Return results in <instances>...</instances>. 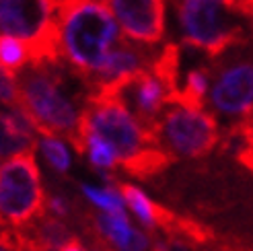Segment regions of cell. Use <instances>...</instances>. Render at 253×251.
Returning a JSON list of instances; mask_svg holds the SVG:
<instances>
[{"mask_svg": "<svg viewBox=\"0 0 253 251\" xmlns=\"http://www.w3.org/2000/svg\"><path fill=\"white\" fill-rule=\"evenodd\" d=\"M0 251H23L15 233H2L0 231Z\"/></svg>", "mask_w": 253, "mask_h": 251, "instance_id": "cell-21", "label": "cell"}, {"mask_svg": "<svg viewBox=\"0 0 253 251\" xmlns=\"http://www.w3.org/2000/svg\"><path fill=\"white\" fill-rule=\"evenodd\" d=\"M45 208L52 212V216H58V218H64V216L68 214V204H66V200H64V198H60V196L47 198Z\"/></svg>", "mask_w": 253, "mask_h": 251, "instance_id": "cell-20", "label": "cell"}, {"mask_svg": "<svg viewBox=\"0 0 253 251\" xmlns=\"http://www.w3.org/2000/svg\"><path fill=\"white\" fill-rule=\"evenodd\" d=\"M58 62H31L21 70V103L17 109L29 118L40 136L66 138L74 144L91 91H79V86H88L86 81L72 83L81 74Z\"/></svg>", "mask_w": 253, "mask_h": 251, "instance_id": "cell-1", "label": "cell"}, {"mask_svg": "<svg viewBox=\"0 0 253 251\" xmlns=\"http://www.w3.org/2000/svg\"><path fill=\"white\" fill-rule=\"evenodd\" d=\"M208 74L204 70H189L185 77V84L179 89L177 97H173V101H181L189 107L202 109L204 105V97L208 93Z\"/></svg>", "mask_w": 253, "mask_h": 251, "instance_id": "cell-14", "label": "cell"}, {"mask_svg": "<svg viewBox=\"0 0 253 251\" xmlns=\"http://www.w3.org/2000/svg\"><path fill=\"white\" fill-rule=\"evenodd\" d=\"M155 140L169 157H202L218 142V126L208 111L171 101L155 126Z\"/></svg>", "mask_w": 253, "mask_h": 251, "instance_id": "cell-6", "label": "cell"}, {"mask_svg": "<svg viewBox=\"0 0 253 251\" xmlns=\"http://www.w3.org/2000/svg\"><path fill=\"white\" fill-rule=\"evenodd\" d=\"M83 194L93 202L101 212H124V198L113 187H95V185H83Z\"/></svg>", "mask_w": 253, "mask_h": 251, "instance_id": "cell-17", "label": "cell"}, {"mask_svg": "<svg viewBox=\"0 0 253 251\" xmlns=\"http://www.w3.org/2000/svg\"><path fill=\"white\" fill-rule=\"evenodd\" d=\"M111 95H116L120 101L128 107L134 118L140 122L146 130L153 132L159 124L161 116L165 114L167 105L173 101V89L163 81L159 74L150 68L126 79L122 84H118Z\"/></svg>", "mask_w": 253, "mask_h": 251, "instance_id": "cell-8", "label": "cell"}, {"mask_svg": "<svg viewBox=\"0 0 253 251\" xmlns=\"http://www.w3.org/2000/svg\"><path fill=\"white\" fill-rule=\"evenodd\" d=\"M120 40V25L103 0H68L60 8V54L84 81Z\"/></svg>", "mask_w": 253, "mask_h": 251, "instance_id": "cell-3", "label": "cell"}, {"mask_svg": "<svg viewBox=\"0 0 253 251\" xmlns=\"http://www.w3.org/2000/svg\"><path fill=\"white\" fill-rule=\"evenodd\" d=\"M37 130L21 109L0 111V163L35 153Z\"/></svg>", "mask_w": 253, "mask_h": 251, "instance_id": "cell-12", "label": "cell"}, {"mask_svg": "<svg viewBox=\"0 0 253 251\" xmlns=\"http://www.w3.org/2000/svg\"><path fill=\"white\" fill-rule=\"evenodd\" d=\"M0 37L25 42L31 62L60 60L58 0H0Z\"/></svg>", "mask_w": 253, "mask_h": 251, "instance_id": "cell-4", "label": "cell"}, {"mask_svg": "<svg viewBox=\"0 0 253 251\" xmlns=\"http://www.w3.org/2000/svg\"><path fill=\"white\" fill-rule=\"evenodd\" d=\"M81 132L99 136L116 153L120 165L138 177H148L169 165V155L159 148L155 134L111 93L91 95L83 114Z\"/></svg>", "mask_w": 253, "mask_h": 251, "instance_id": "cell-2", "label": "cell"}, {"mask_svg": "<svg viewBox=\"0 0 253 251\" xmlns=\"http://www.w3.org/2000/svg\"><path fill=\"white\" fill-rule=\"evenodd\" d=\"M45 202L33 153L0 163V227L23 231L45 214Z\"/></svg>", "mask_w": 253, "mask_h": 251, "instance_id": "cell-5", "label": "cell"}, {"mask_svg": "<svg viewBox=\"0 0 253 251\" xmlns=\"http://www.w3.org/2000/svg\"><path fill=\"white\" fill-rule=\"evenodd\" d=\"M120 194L124 198V202L130 206V210L136 214V218L140 220L146 229H165L167 233H173L177 218L167 212L165 208H161L159 204H155L142 190H138L136 185L130 183H122L120 185Z\"/></svg>", "mask_w": 253, "mask_h": 251, "instance_id": "cell-13", "label": "cell"}, {"mask_svg": "<svg viewBox=\"0 0 253 251\" xmlns=\"http://www.w3.org/2000/svg\"><path fill=\"white\" fill-rule=\"evenodd\" d=\"M210 103L222 116H253V62L241 60L224 66L210 89Z\"/></svg>", "mask_w": 253, "mask_h": 251, "instance_id": "cell-10", "label": "cell"}, {"mask_svg": "<svg viewBox=\"0 0 253 251\" xmlns=\"http://www.w3.org/2000/svg\"><path fill=\"white\" fill-rule=\"evenodd\" d=\"M224 0H181L179 23L187 45L218 56L241 40V29L231 21Z\"/></svg>", "mask_w": 253, "mask_h": 251, "instance_id": "cell-7", "label": "cell"}, {"mask_svg": "<svg viewBox=\"0 0 253 251\" xmlns=\"http://www.w3.org/2000/svg\"><path fill=\"white\" fill-rule=\"evenodd\" d=\"M155 251H169V247L163 245V243H157V245H155Z\"/></svg>", "mask_w": 253, "mask_h": 251, "instance_id": "cell-23", "label": "cell"}, {"mask_svg": "<svg viewBox=\"0 0 253 251\" xmlns=\"http://www.w3.org/2000/svg\"><path fill=\"white\" fill-rule=\"evenodd\" d=\"M0 103H4L12 109H17L21 103L19 77L2 64H0Z\"/></svg>", "mask_w": 253, "mask_h": 251, "instance_id": "cell-18", "label": "cell"}, {"mask_svg": "<svg viewBox=\"0 0 253 251\" xmlns=\"http://www.w3.org/2000/svg\"><path fill=\"white\" fill-rule=\"evenodd\" d=\"M40 148L52 169H56L58 173H66L70 169V153L62 138L40 136Z\"/></svg>", "mask_w": 253, "mask_h": 251, "instance_id": "cell-16", "label": "cell"}, {"mask_svg": "<svg viewBox=\"0 0 253 251\" xmlns=\"http://www.w3.org/2000/svg\"><path fill=\"white\" fill-rule=\"evenodd\" d=\"M130 42L153 45L165 35V0H103Z\"/></svg>", "mask_w": 253, "mask_h": 251, "instance_id": "cell-9", "label": "cell"}, {"mask_svg": "<svg viewBox=\"0 0 253 251\" xmlns=\"http://www.w3.org/2000/svg\"><path fill=\"white\" fill-rule=\"evenodd\" d=\"M239 132H241L243 138H245V146H243L241 153H239V159H241L245 165L253 171V116H251L247 122L241 124Z\"/></svg>", "mask_w": 253, "mask_h": 251, "instance_id": "cell-19", "label": "cell"}, {"mask_svg": "<svg viewBox=\"0 0 253 251\" xmlns=\"http://www.w3.org/2000/svg\"><path fill=\"white\" fill-rule=\"evenodd\" d=\"M95 241L113 251H146L148 239L142 231L132 229L126 212H101L93 216Z\"/></svg>", "mask_w": 253, "mask_h": 251, "instance_id": "cell-11", "label": "cell"}, {"mask_svg": "<svg viewBox=\"0 0 253 251\" xmlns=\"http://www.w3.org/2000/svg\"><path fill=\"white\" fill-rule=\"evenodd\" d=\"M60 251H84V247H83V243L77 239V237H74V239H72L66 247H62Z\"/></svg>", "mask_w": 253, "mask_h": 251, "instance_id": "cell-22", "label": "cell"}, {"mask_svg": "<svg viewBox=\"0 0 253 251\" xmlns=\"http://www.w3.org/2000/svg\"><path fill=\"white\" fill-rule=\"evenodd\" d=\"M31 251H49V249H31Z\"/></svg>", "mask_w": 253, "mask_h": 251, "instance_id": "cell-24", "label": "cell"}, {"mask_svg": "<svg viewBox=\"0 0 253 251\" xmlns=\"http://www.w3.org/2000/svg\"><path fill=\"white\" fill-rule=\"evenodd\" d=\"M31 60H33L31 47L25 42L12 40V37H0V64L2 66L15 72L31 64Z\"/></svg>", "mask_w": 253, "mask_h": 251, "instance_id": "cell-15", "label": "cell"}]
</instances>
